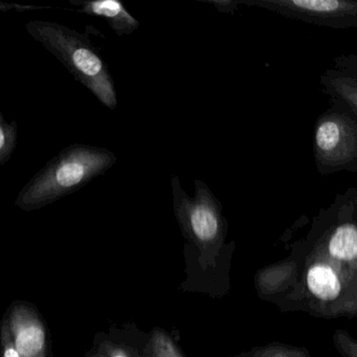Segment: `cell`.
I'll return each instance as SVG.
<instances>
[{"instance_id":"1","label":"cell","mask_w":357,"mask_h":357,"mask_svg":"<svg viewBox=\"0 0 357 357\" xmlns=\"http://www.w3.org/2000/svg\"><path fill=\"white\" fill-rule=\"evenodd\" d=\"M173 208L185 239L187 260L198 263L200 271L218 268L219 260L231 258L234 242L225 244L229 223L222 214V204L212 190L199 179L195 181V195H188L179 177L171 178Z\"/></svg>"},{"instance_id":"2","label":"cell","mask_w":357,"mask_h":357,"mask_svg":"<svg viewBox=\"0 0 357 357\" xmlns=\"http://www.w3.org/2000/svg\"><path fill=\"white\" fill-rule=\"evenodd\" d=\"M106 148L72 144L50 160L20 190L15 204L24 212L40 210L76 193L116 165Z\"/></svg>"},{"instance_id":"3","label":"cell","mask_w":357,"mask_h":357,"mask_svg":"<svg viewBox=\"0 0 357 357\" xmlns=\"http://www.w3.org/2000/svg\"><path fill=\"white\" fill-rule=\"evenodd\" d=\"M26 29L100 103L110 110L118 107V95L109 66L98 54L89 36L63 24L43 20L28 22Z\"/></svg>"},{"instance_id":"4","label":"cell","mask_w":357,"mask_h":357,"mask_svg":"<svg viewBox=\"0 0 357 357\" xmlns=\"http://www.w3.org/2000/svg\"><path fill=\"white\" fill-rule=\"evenodd\" d=\"M311 252L342 269L357 283V187L338 193L321 208L302 240Z\"/></svg>"},{"instance_id":"5","label":"cell","mask_w":357,"mask_h":357,"mask_svg":"<svg viewBox=\"0 0 357 357\" xmlns=\"http://www.w3.org/2000/svg\"><path fill=\"white\" fill-rule=\"evenodd\" d=\"M298 244L304 252L302 279L287 310L290 306H305L304 310L321 317L357 315L356 282L327 259L309 250L302 241Z\"/></svg>"},{"instance_id":"6","label":"cell","mask_w":357,"mask_h":357,"mask_svg":"<svg viewBox=\"0 0 357 357\" xmlns=\"http://www.w3.org/2000/svg\"><path fill=\"white\" fill-rule=\"evenodd\" d=\"M313 160L321 175L357 172V114L336 102L317 116L313 129Z\"/></svg>"},{"instance_id":"7","label":"cell","mask_w":357,"mask_h":357,"mask_svg":"<svg viewBox=\"0 0 357 357\" xmlns=\"http://www.w3.org/2000/svg\"><path fill=\"white\" fill-rule=\"evenodd\" d=\"M243 5L313 26L357 29V0H243Z\"/></svg>"},{"instance_id":"8","label":"cell","mask_w":357,"mask_h":357,"mask_svg":"<svg viewBox=\"0 0 357 357\" xmlns=\"http://www.w3.org/2000/svg\"><path fill=\"white\" fill-rule=\"evenodd\" d=\"M304 252L298 242L285 260L263 267L255 275V287L261 300L286 307L298 292L302 279Z\"/></svg>"},{"instance_id":"9","label":"cell","mask_w":357,"mask_h":357,"mask_svg":"<svg viewBox=\"0 0 357 357\" xmlns=\"http://www.w3.org/2000/svg\"><path fill=\"white\" fill-rule=\"evenodd\" d=\"M6 321L14 344L22 357H49L47 326L34 305L16 301L8 309Z\"/></svg>"},{"instance_id":"10","label":"cell","mask_w":357,"mask_h":357,"mask_svg":"<svg viewBox=\"0 0 357 357\" xmlns=\"http://www.w3.org/2000/svg\"><path fill=\"white\" fill-rule=\"evenodd\" d=\"M324 93L329 102L350 108L357 114V55H340L319 78Z\"/></svg>"},{"instance_id":"11","label":"cell","mask_w":357,"mask_h":357,"mask_svg":"<svg viewBox=\"0 0 357 357\" xmlns=\"http://www.w3.org/2000/svg\"><path fill=\"white\" fill-rule=\"evenodd\" d=\"M70 3L78 7V13L105 20L118 36L132 34L139 28V20L118 0H70Z\"/></svg>"},{"instance_id":"12","label":"cell","mask_w":357,"mask_h":357,"mask_svg":"<svg viewBox=\"0 0 357 357\" xmlns=\"http://www.w3.org/2000/svg\"><path fill=\"white\" fill-rule=\"evenodd\" d=\"M135 331L112 330L109 333H99L96 336L98 344L107 357H143V342L139 344Z\"/></svg>"},{"instance_id":"13","label":"cell","mask_w":357,"mask_h":357,"mask_svg":"<svg viewBox=\"0 0 357 357\" xmlns=\"http://www.w3.org/2000/svg\"><path fill=\"white\" fill-rule=\"evenodd\" d=\"M143 357H185L174 338L162 328H154L144 340Z\"/></svg>"},{"instance_id":"14","label":"cell","mask_w":357,"mask_h":357,"mask_svg":"<svg viewBox=\"0 0 357 357\" xmlns=\"http://www.w3.org/2000/svg\"><path fill=\"white\" fill-rule=\"evenodd\" d=\"M231 357H312L305 347L291 346L283 342H271L255 347L250 351Z\"/></svg>"},{"instance_id":"15","label":"cell","mask_w":357,"mask_h":357,"mask_svg":"<svg viewBox=\"0 0 357 357\" xmlns=\"http://www.w3.org/2000/svg\"><path fill=\"white\" fill-rule=\"evenodd\" d=\"M18 126L16 121L7 122L0 114V165L7 164L17 147Z\"/></svg>"},{"instance_id":"16","label":"cell","mask_w":357,"mask_h":357,"mask_svg":"<svg viewBox=\"0 0 357 357\" xmlns=\"http://www.w3.org/2000/svg\"><path fill=\"white\" fill-rule=\"evenodd\" d=\"M332 344L342 357H357V338L347 330H335L332 335Z\"/></svg>"},{"instance_id":"17","label":"cell","mask_w":357,"mask_h":357,"mask_svg":"<svg viewBox=\"0 0 357 357\" xmlns=\"http://www.w3.org/2000/svg\"><path fill=\"white\" fill-rule=\"evenodd\" d=\"M1 348H3V357H22L14 344L11 331L6 319H3V325H1Z\"/></svg>"},{"instance_id":"18","label":"cell","mask_w":357,"mask_h":357,"mask_svg":"<svg viewBox=\"0 0 357 357\" xmlns=\"http://www.w3.org/2000/svg\"><path fill=\"white\" fill-rule=\"evenodd\" d=\"M208 3L214 5L217 10L222 13H235L240 6L243 5V1H239V0H215Z\"/></svg>"},{"instance_id":"19","label":"cell","mask_w":357,"mask_h":357,"mask_svg":"<svg viewBox=\"0 0 357 357\" xmlns=\"http://www.w3.org/2000/svg\"><path fill=\"white\" fill-rule=\"evenodd\" d=\"M84 357H107L104 351L98 344H93V349L85 354Z\"/></svg>"}]
</instances>
